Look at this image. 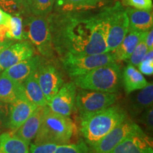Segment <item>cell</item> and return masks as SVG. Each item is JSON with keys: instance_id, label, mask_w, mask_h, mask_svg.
I'll return each mask as SVG.
<instances>
[{"instance_id": "1", "label": "cell", "mask_w": 153, "mask_h": 153, "mask_svg": "<svg viewBox=\"0 0 153 153\" xmlns=\"http://www.w3.org/2000/svg\"><path fill=\"white\" fill-rule=\"evenodd\" d=\"M53 45L61 56L108 52L106 44L108 17L106 8L91 17L65 16L60 22L50 21Z\"/></svg>"}, {"instance_id": "2", "label": "cell", "mask_w": 153, "mask_h": 153, "mask_svg": "<svg viewBox=\"0 0 153 153\" xmlns=\"http://www.w3.org/2000/svg\"><path fill=\"white\" fill-rule=\"evenodd\" d=\"M128 117L123 107L112 105L80 118V132L84 140L92 149L115 127Z\"/></svg>"}, {"instance_id": "3", "label": "cell", "mask_w": 153, "mask_h": 153, "mask_svg": "<svg viewBox=\"0 0 153 153\" xmlns=\"http://www.w3.org/2000/svg\"><path fill=\"white\" fill-rule=\"evenodd\" d=\"M75 132V125L69 116L53 112L46 106L40 128L34 138V144L70 143Z\"/></svg>"}, {"instance_id": "4", "label": "cell", "mask_w": 153, "mask_h": 153, "mask_svg": "<svg viewBox=\"0 0 153 153\" xmlns=\"http://www.w3.org/2000/svg\"><path fill=\"white\" fill-rule=\"evenodd\" d=\"M72 79L76 87L103 92L117 94L122 87V72L116 62L99 67Z\"/></svg>"}, {"instance_id": "5", "label": "cell", "mask_w": 153, "mask_h": 153, "mask_svg": "<svg viewBox=\"0 0 153 153\" xmlns=\"http://www.w3.org/2000/svg\"><path fill=\"white\" fill-rule=\"evenodd\" d=\"M23 38L29 40L45 58H51L54 55L50 20L47 16H28L23 24Z\"/></svg>"}, {"instance_id": "6", "label": "cell", "mask_w": 153, "mask_h": 153, "mask_svg": "<svg viewBox=\"0 0 153 153\" xmlns=\"http://www.w3.org/2000/svg\"><path fill=\"white\" fill-rule=\"evenodd\" d=\"M116 62L113 52L91 55L67 54L62 57L64 70L70 77L83 75L99 67Z\"/></svg>"}, {"instance_id": "7", "label": "cell", "mask_w": 153, "mask_h": 153, "mask_svg": "<svg viewBox=\"0 0 153 153\" xmlns=\"http://www.w3.org/2000/svg\"><path fill=\"white\" fill-rule=\"evenodd\" d=\"M118 97L116 93L79 88L76 93L75 109H77L81 118L112 106L116 102Z\"/></svg>"}, {"instance_id": "8", "label": "cell", "mask_w": 153, "mask_h": 153, "mask_svg": "<svg viewBox=\"0 0 153 153\" xmlns=\"http://www.w3.org/2000/svg\"><path fill=\"white\" fill-rule=\"evenodd\" d=\"M108 17L106 44L108 52H113L121 43L129 28L128 17L120 1L106 8Z\"/></svg>"}, {"instance_id": "9", "label": "cell", "mask_w": 153, "mask_h": 153, "mask_svg": "<svg viewBox=\"0 0 153 153\" xmlns=\"http://www.w3.org/2000/svg\"><path fill=\"white\" fill-rule=\"evenodd\" d=\"M140 126L128 117L115 127L92 148L94 153H109L115 147L130 136L144 133Z\"/></svg>"}, {"instance_id": "10", "label": "cell", "mask_w": 153, "mask_h": 153, "mask_svg": "<svg viewBox=\"0 0 153 153\" xmlns=\"http://www.w3.org/2000/svg\"><path fill=\"white\" fill-rule=\"evenodd\" d=\"M38 79L48 104L65 84L63 74L54 63L42 59L38 68Z\"/></svg>"}, {"instance_id": "11", "label": "cell", "mask_w": 153, "mask_h": 153, "mask_svg": "<svg viewBox=\"0 0 153 153\" xmlns=\"http://www.w3.org/2000/svg\"><path fill=\"white\" fill-rule=\"evenodd\" d=\"M76 87L73 82L65 83L48 104L53 112L70 116L75 110Z\"/></svg>"}, {"instance_id": "12", "label": "cell", "mask_w": 153, "mask_h": 153, "mask_svg": "<svg viewBox=\"0 0 153 153\" xmlns=\"http://www.w3.org/2000/svg\"><path fill=\"white\" fill-rule=\"evenodd\" d=\"M152 102L153 85L152 82H149L145 87L127 95L123 108L128 116L137 118L144 111L152 106Z\"/></svg>"}, {"instance_id": "13", "label": "cell", "mask_w": 153, "mask_h": 153, "mask_svg": "<svg viewBox=\"0 0 153 153\" xmlns=\"http://www.w3.org/2000/svg\"><path fill=\"white\" fill-rule=\"evenodd\" d=\"M35 51L28 41L12 43L0 53V71L33 56Z\"/></svg>"}, {"instance_id": "14", "label": "cell", "mask_w": 153, "mask_h": 153, "mask_svg": "<svg viewBox=\"0 0 153 153\" xmlns=\"http://www.w3.org/2000/svg\"><path fill=\"white\" fill-rule=\"evenodd\" d=\"M37 107L38 106L30 102L26 97L9 104V114L5 126L11 132H15L28 119Z\"/></svg>"}, {"instance_id": "15", "label": "cell", "mask_w": 153, "mask_h": 153, "mask_svg": "<svg viewBox=\"0 0 153 153\" xmlns=\"http://www.w3.org/2000/svg\"><path fill=\"white\" fill-rule=\"evenodd\" d=\"M109 153H153L152 140L144 133L130 136Z\"/></svg>"}, {"instance_id": "16", "label": "cell", "mask_w": 153, "mask_h": 153, "mask_svg": "<svg viewBox=\"0 0 153 153\" xmlns=\"http://www.w3.org/2000/svg\"><path fill=\"white\" fill-rule=\"evenodd\" d=\"M41 60L42 58L38 55H33L6 69L1 74L14 81L23 83L38 68Z\"/></svg>"}, {"instance_id": "17", "label": "cell", "mask_w": 153, "mask_h": 153, "mask_svg": "<svg viewBox=\"0 0 153 153\" xmlns=\"http://www.w3.org/2000/svg\"><path fill=\"white\" fill-rule=\"evenodd\" d=\"M45 106H38L23 125L14 133L29 145L37 135L43 120Z\"/></svg>"}, {"instance_id": "18", "label": "cell", "mask_w": 153, "mask_h": 153, "mask_svg": "<svg viewBox=\"0 0 153 153\" xmlns=\"http://www.w3.org/2000/svg\"><path fill=\"white\" fill-rule=\"evenodd\" d=\"M26 97L23 83L0 75V101L11 104L19 99Z\"/></svg>"}, {"instance_id": "19", "label": "cell", "mask_w": 153, "mask_h": 153, "mask_svg": "<svg viewBox=\"0 0 153 153\" xmlns=\"http://www.w3.org/2000/svg\"><path fill=\"white\" fill-rule=\"evenodd\" d=\"M147 32H139L128 29L119 45L113 51L116 61H126L129 59L134 49Z\"/></svg>"}, {"instance_id": "20", "label": "cell", "mask_w": 153, "mask_h": 153, "mask_svg": "<svg viewBox=\"0 0 153 153\" xmlns=\"http://www.w3.org/2000/svg\"><path fill=\"white\" fill-rule=\"evenodd\" d=\"M143 74L135 66L128 64L122 72V85L126 95L143 89L148 85Z\"/></svg>"}, {"instance_id": "21", "label": "cell", "mask_w": 153, "mask_h": 153, "mask_svg": "<svg viewBox=\"0 0 153 153\" xmlns=\"http://www.w3.org/2000/svg\"><path fill=\"white\" fill-rule=\"evenodd\" d=\"M128 17V29L139 32H146L152 28V12L150 10L128 8L126 9Z\"/></svg>"}, {"instance_id": "22", "label": "cell", "mask_w": 153, "mask_h": 153, "mask_svg": "<svg viewBox=\"0 0 153 153\" xmlns=\"http://www.w3.org/2000/svg\"><path fill=\"white\" fill-rule=\"evenodd\" d=\"M25 96L37 106H46L48 102L40 87L38 79V69L23 82Z\"/></svg>"}, {"instance_id": "23", "label": "cell", "mask_w": 153, "mask_h": 153, "mask_svg": "<svg viewBox=\"0 0 153 153\" xmlns=\"http://www.w3.org/2000/svg\"><path fill=\"white\" fill-rule=\"evenodd\" d=\"M0 153H30L29 145L14 132L0 135Z\"/></svg>"}, {"instance_id": "24", "label": "cell", "mask_w": 153, "mask_h": 153, "mask_svg": "<svg viewBox=\"0 0 153 153\" xmlns=\"http://www.w3.org/2000/svg\"><path fill=\"white\" fill-rule=\"evenodd\" d=\"M0 6L6 12L14 16L30 14L29 0H0Z\"/></svg>"}, {"instance_id": "25", "label": "cell", "mask_w": 153, "mask_h": 153, "mask_svg": "<svg viewBox=\"0 0 153 153\" xmlns=\"http://www.w3.org/2000/svg\"><path fill=\"white\" fill-rule=\"evenodd\" d=\"M106 0H57V5L63 10H76L94 8Z\"/></svg>"}, {"instance_id": "26", "label": "cell", "mask_w": 153, "mask_h": 153, "mask_svg": "<svg viewBox=\"0 0 153 153\" xmlns=\"http://www.w3.org/2000/svg\"><path fill=\"white\" fill-rule=\"evenodd\" d=\"M55 0H29V9L32 15L47 16L53 9Z\"/></svg>"}, {"instance_id": "27", "label": "cell", "mask_w": 153, "mask_h": 153, "mask_svg": "<svg viewBox=\"0 0 153 153\" xmlns=\"http://www.w3.org/2000/svg\"><path fill=\"white\" fill-rule=\"evenodd\" d=\"M7 28V39L19 41L23 39V22L22 17L11 16Z\"/></svg>"}, {"instance_id": "28", "label": "cell", "mask_w": 153, "mask_h": 153, "mask_svg": "<svg viewBox=\"0 0 153 153\" xmlns=\"http://www.w3.org/2000/svg\"><path fill=\"white\" fill-rule=\"evenodd\" d=\"M53 153H90V148L84 140L75 143L57 145Z\"/></svg>"}, {"instance_id": "29", "label": "cell", "mask_w": 153, "mask_h": 153, "mask_svg": "<svg viewBox=\"0 0 153 153\" xmlns=\"http://www.w3.org/2000/svg\"><path fill=\"white\" fill-rule=\"evenodd\" d=\"M145 36H146V34H145ZM145 36L140 41L137 46L134 49L133 52L132 53L131 55L130 56L129 59L128 60L129 64L135 67H137L141 61L143 60L146 53L148 52V48H147L146 44H145Z\"/></svg>"}, {"instance_id": "30", "label": "cell", "mask_w": 153, "mask_h": 153, "mask_svg": "<svg viewBox=\"0 0 153 153\" xmlns=\"http://www.w3.org/2000/svg\"><path fill=\"white\" fill-rule=\"evenodd\" d=\"M138 70L143 74L150 76L153 74V50L148 51L143 60L137 65Z\"/></svg>"}, {"instance_id": "31", "label": "cell", "mask_w": 153, "mask_h": 153, "mask_svg": "<svg viewBox=\"0 0 153 153\" xmlns=\"http://www.w3.org/2000/svg\"><path fill=\"white\" fill-rule=\"evenodd\" d=\"M137 121L142 124L149 133H152L153 130V108L152 106L144 111L138 117Z\"/></svg>"}, {"instance_id": "32", "label": "cell", "mask_w": 153, "mask_h": 153, "mask_svg": "<svg viewBox=\"0 0 153 153\" xmlns=\"http://www.w3.org/2000/svg\"><path fill=\"white\" fill-rule=\"evenodd\" d=\"M30 153H53L57 145L55 143H43V144H34L30 143Z\"/></svg>"}, {"instance_id": "33", "label": "cell", "mask_w": 153, "mask_h": 153, "mask_svg": "<svg viewBox=\"0 0 153 153\" xmlns=\"http://www.w3.org/2000/svg\"><path fill=\"white\" fill-rule=\"evenodd\" d=\"M122 1L123 4L140 10H150L152 8V0H122Z\"/></svg>"}, {"instance_id": "34", "label": "cell", "mask_w": 153, "mask_h": 153, "mask_svg": "<svg viewBox=\"0 0 153 153\" xmlns=\"http://www.w3.org/2000/svg\"><path fill=\"white\" fill-rule=\"evenodd\" d=\"M9 104L0 101V125L3 123L6 125L9 114Z\"/></svg>"}, {"instance_id": "35", "label": "cell", "mask_w": 153, "mask_h": 153, "mask_svg": "<svg viewBox=\"0 0 153 153\" xmlns=\"http://www.w3.org/2000/svg\"><path fill=\"white\" fill-rule=\"evenodd\" d=\"M145 42L146 44L148 51L153 50V29L151 28L147 32L146 36L145 37Z\"/></svg>"}, {"instance_id": "36", "label": "cell", "mask_w": 153, "mask_h": 153, "mask_svg": "<svg viewBox=\"0 0 153 153\" xmlns=\"http://www.w3.org/2000/svg\"><path fill=\"white\" fill-rule=\"evenodd\" d=\"M11 17V15L8 14V13L5 12L4 11L0 8V25H5V26H7L9 21H10Z\"/></svg>"}, {"instance_id": "37", "label": "cell", "mask_w": 153, "mask_h": 153, "mask_svg": "<svg viewBox=\"0 0 153 153\" xmlns=\"http://www.w3.org/2000/svg\"><path fill=\"white\" fill-rule=\"evenodd\" d=\"M7 26L0 25V41L3 42L7 40Z\"/></svg>"}, {"instance_id": "38", "label": "cell", "mask_w": 153, "mask_h": 153, "mask_svg": "<svg viewBox=\"0 0 153 153\" xmlns=\"http://www.w3.org/2000/svg\"><path fill=\"white\" fill-rule=\"evenodd\" d=\"M12 43H13L12 40H10V39H7L3 42L0 41V53H1L4 49H5L6 48L9 46V45H11Z\"/></svg>"}, {"instance_id": "39", "label": "cell", "mask_w": 153, "mask_h": 153, "mask_svg": "<svg viewBox=\"0 0 153 153\" xmlns=\"http://www.w3.org/2000/svg\"><path fill=\"white\" fill-rule=\"evenodd\" d=\"M0 72H1V71H0Z\"/></svg>"}]
</instances>
